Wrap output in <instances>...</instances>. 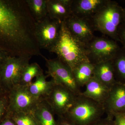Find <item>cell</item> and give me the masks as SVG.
Wrapping results in <instances>:
<instances>
[{
	"instance_id": "1",
	"label": "cell",
	"mask_w": 125,
	"mask_h": 125,
	"mask_svg": "<svg viewBox=\"0 0 125 125\" xmlns=\"http://www.w3.org/2000/svg\"><path fill=\"white\" fill-rule=\"evenodd\" d=\"M36 23L25 0H0V48L12 56L27 54L36 43Z\"/></svg>"
},
{
	"instance_id": "2",
	"label": "cell",
	"mask_w": 125,
	"mask_h": 125,
	"mask_svg": "<svg viewBox=\"0 0 125 125\" xmlns=\"http://www.w3.org/2000/svg\"><path fill=\"white\" fill-rule=\"evenodd\" d=\"M72 71L82 63L90 62L86 45L74 37L62 22L60 36L49 51Z\"/></svg>"
},
{
	"instance_id": "3",
	"label": "cell",
	"mask_w": 125,
	"mask_h": 125,
	"mask_svg": "<svg viewBox=\"0 0 125 125\" xmlns=\"http://www.w3.org/2000/svg\"><path fill=\"white\" fill-rule=\"evenodd\" d=\"M95 31H98L109 38L120 42L117 31L123 21V8L116 1L107 2L90 19Z\"/></svg>"
},
{
	"instance_id": "4",
	"label": "cell",
	"mask_w": 125,
	"mask_h": 125,
	"mask_svg": "<svg viewBox=\"0 0 125 125\" xmlns=\"http://www.w3.org/2000/svg\"><path fill=\"white\" fill-rule=\"evenodd\" d=\"M104 113L103 104L81 94L64 116L74 125H93Z\"/></svg>"
},
{
	"instance_id": "5",
	"label": "cell",
	"mask_w": 125,
	"mask_h": 125,
	"mask_svg": "<svg viewBox=\"0 0 125 125\" xmlns=\"http://www.w3.org/2000/svg\"><path fill=\"white\" fill-rule=\"evenodd\" d=\"M31 58L29 56H10L0 67V77L7 93L20 84L24 70Z\"/></svg>"
},
{
	"instance_id": "6",
	"label": "cell",
	"mask_w": 125,
	"mask_h": 125,
	"mask_svg": "<svg viewBox=\"0 0 125 125\" xmlns=\"http://www.w3.org/2000/svg\"><path fill=\"white\" fill-rule=\"evenodd\" d=\"M88 59L93 65L111 61L120 49L117 42L105 37H95L86 45Z\"/></svg>"
},
{
	"instance_id": "7",
	"label": "cell",
	"mask_w": 125,
	"mask_h": 125,
	"mask_svg": "<svg viewBox=\"0 0 125 125\" xmlns=\"http://www.w3.org/2000/svg\"><path fill=\"white\" fill-rule=\"evenodd\" d=\"M46 61L47 71L46 72L48 77L56 84L66 88L76 96L82 93L80 87L76 83L72 70L70 67L62 62L57 57L54 59H47L43 55L42 57Z\"/></svg>"
},
{
	"instance_id": "8",
	"label": "cell",
	"mask_w": 125,
	"mask_h": 125,
	"mask_svg": "<svg viewBox=\"0 0 125 125\" xmlns=\"http://www.w3.org/2000/svg\"><path fill=\"white\" fill-rule=\"evenodd\" d=\"M7 96L8 106L6 116L21 112L32 113L38 104L42 101L30 94L28 86L20 84L12 88L8 92Z\"/></svg>"
},
{
	"instance_id": "9",
	"label": "cell",
	"mask_w": 125,
	"mask_h": 125,
	"mask_svg": "<svg viewBox=\"0 0 125 125\" xmlns=\"http://www.w3.org/2000/svg\"><path fill=\"white\" fill-rule=\"evenodd\" d=\"M62 22L48 15L36 22L35 36L40 49L49 51L55 44L60 36Z\"/></svg>"
},
{
	"instance_id": "10",
	"label": "cell",
	"mask_w": 125,
	"mask_h": 125,
	"mask_svg": "<svg viewBox=\"0 0 125 125\" xmlns=\"http://www.w3.org/2000/svg\"><path fill=\"white\" fill-rule=\"evenodd\" d=\"M77 96L70 90L55 83L45 100L55 114L64 116L74 104Z\"/></svg>"
},
{
	"instance_id": "11",
	"label": "cell",
	"mask_w": 125,
	"mask_h": 125,
	"mask_svg": "<svg viewBox=\"0 0 125 125\" xmlns=\"http://www.w3.org/2000/svg\"><path fill=\"white\" fill-rule=\"evenodd\" d=\"M70 32L86 45L95 37V31L90 20L79 18L72 14L64 21Z\"/></svg>"
},
{
	"instance_id": "12",
	"label": "cell",
	"mask_w": 125,
	"mask_h": 125,
	"mask_svg": "<svg viewBox=\"0 0 125 125\" xmlns=\"http://www.w3.org/2000/svg\"><path fill=\"white\" fill-rule=\"evenodd\" d=\"M103 105L107 115L125 113V84L117 82L110 89L108 97Z\"/></svg>"
},
{
	"instance_id": "13",
	"label": "cell",
	"mask_w": 125,
	"mask_h": 125,
	"mask_svg": "<svg viewBox=\"0 0 125 125\" xmlns=\"http://www.w3.org/2000/svg\"><path fill=\"white\" fill-rule=\"evenodd\" d=\"M108 0H72V14L90 19L107 2Z\"/></svg>"
},
{
	"instance_id": "14",
	"label": "cell",
	"mask_w": 125,
	"mask_h": 125,
	"mask_svg": "<svg viewBox=\"0 0 125 125\" xmlns=\"http://www.w3.org/2000/svg\"><path fill=\"white\" fill-rule=\"evenodd\" d=\"M72 0H47L48 15L50 18L64 21L72 15Z\"/></svg>"
},
{
	"instance_id": "15",
	"label": "cell",
	"mask_w": 125,
	"mask_h": 125,
	"mask_svg": "<svg viewBox=\"0 0 125 125\" xmlns=\"http://www.w3.org/2000/svg\"><path fill=\"white\" fill-rule=\"evenodd\" d=\"M85 86V90L81 94L103 105L108 97L110 89L94 77Z\"/></svg>"
},
{
	"instance_id": "16",
	"label": "cell",
	"mask_w": 125,
	"mask_h": 125,
	"mask_svg": "<svg viewBox=\"0 0 125 125\" xmlns=\"http://www.w3.org/2000/svg\"><path fill=\"white\" fill-rule=\"evenodd\" d=\"M48 76L43 74L36 78V80L28 86L30 93L39 100H45L51 92L55 83L53 80L48 81Z\"/></svg>"
},
{
	"instance_id": "17",
	"label": "cell",
	"mask_w": 125,
	"mask_h": 125,
	"mask_svg": "<svg viewBox=\"0 0 125 125\" xmlns=\"http://www.w3.org/2000/svg\"><path fill=\"white\" fill-rule=\"evenodd\" d=\"M93 77L111 88L117 82L112 60L94 65Z\"/></svg>"
},
{
	"instance_id": "18",
	"label": "cell",
	"mask_w": 125,
	"mask_h": 125,
	"mask_svg": "<svg viewBox=\"0 0 125 125\" xmlns=\"http://www.w3.org/2000/svg\"><path fill=\"white\" fill-rule=\"evenodd\" d=\"M32 113L38 125H58L54 112L46 100L40 101Z\"/></svg>"
},
{
	"instance_id": "19",
	"label": "cell",
	"mask_w": 125,
	"mask_h": 125,
	"mask_svg": "<svg viewBox=\"0 0 125 125\" xmlns=\"http://www.w3.org/2000/svg\"><path fill=\"white\" fill-rule=\"evenodd\" d=\"M94 69V65L86 62L79 65L72 71L74 78L79 87L85 86L93 77Z\"/></svg>"
},
{
	"instance_id": "20",
	"label": "cell",
	"mask_w": 125,
	"mask_h": 125,
	"mask_svg": "<svg viewBox=\"0 0 125 125\" xmlns=\"http://www.w3.org/2000/svg\"><path fill=\"white\" fill-rule=\"evenodd\" d=\"M112 61L116 80L125 85V48L121 47Z\"/></svg>"
},
{
	"instance_id": "21",
	"label": "cell",
	"mask_w": 125,
	"mask_h": 125,
	"mask_svg": "<svg viewBox=\"0 0 125 125\" xmlns=\"http://www.w3.org/2000/svg\"><path fill=\"white\" fill-rule=\"evenodd\" d=\"M47 1V0H25L36 22L42 20L48 15Z\"/></svg>"
},
{
	"instance_id": "22",
	"label": "cell",
	"mask_w": 125,
	"mask_h": 125,
	"mask_svg": "<svg viewBox=\"0 0 125 125\" xmlns=\"http://www.w3.org/2000/svg\"><path fill=\"white\" fill-rule=\"evenodd\" d=\"M43 74V70L37 62L29 64L25 67L23 72L20 84L28 86L32 83V80Z\"/></svg>"
},
{
	"instance_id": "23",
	"label": "cell",
	"mask_w": 125,
	"mask_h": 125,
	"mask_svg": "<svg viewBox=\"0 0 125 125\" xmlns=\"http://www.w3.org/2000/svg\"><path fill=\"white\" fill-rule=\"evenodd\" d=\"M6 116L10 117L17 125H38L32 113L21 112Z\"/></svg>"
},
{
	"instance_id": "24",
	"label": "cell",
	"mask_w": 125,
	"mask_h": 125,
	"mask_svg": "<svg viewBox=\"0 0 125 125\" xmlns=\"http://www.w3.org/2000/svg\"><path fill=\"white\" fill-rule=\"evenodd\" d=\"M8 106V98L7 94L0 97V123L6 115Z\"/></svg>"
},
{
	"instance_id": "25",
	"label": "cell",
	"mask_w": 125,
	"mask_h": 125,
	"mask_svg": "<svg viewBox=\"0 0 125 125\" xmlns=\"http://www.w3.org/2000/svg\"><path fill=\"white\" fill-rule=\"evenodd\" d=\"M93 125H115L114 116L107 115L106 117L101 118Z\"/></svg>"
},
{
	"instance_id": "26",
	"label": "cell",
	"mask_w": 125,
	"mask_h": 125,
	"mask_svg": "<svg viewBox=\"0 0 125 125\" xmlns=\"http://www.w3.org/2000/svg\"><path fill=\"white\" fill-rule=\"evenodd\" d=\"M118 36L122 47L125 48V22H122L118 27Z\"/></svg>"
},
{
	"instance_id": "27",
	"label": "cell",
	"mask_w": 125,
	"mask_h": 125,
	"mask_svg": "<svg viewBox=\"0 0 125 125\" xmlns=\"http://www.w3.org/2000/svg\"><path fill=\"white\" fill-rule=\"evenodd\" d=\"M113 115L115 125H125V113H114Z\"/></svg>"
},
{
	"instance_id": "28",
	"label": "cell",
	"mask_w": 125,
	"mask_h": 125,
	"mask_svg": "<svg viewBox=\"0 0 125 125\" xmlns=\"http://www.w3.org/2000/svg\"><path fill=\"white\" fill-rule=\"evenodd\" d=\"M10 56L7 52L0 48V67Z\"/></svg>"
},
{
	"instance_id": "29",
	"label": "cell",
	"mask_w": 125,
	"mask_h": 125,
	"mask_svg": "<svg viewBox=\"0 0 125 125\" xmlns=\"http://www.w3.org/2000/svg\"><path fill=\"white\" fill-rule=\"evenodd\" d=\"M57 121L58 125H74L64 116H57Z\"/></svg>"
},
{
	"instance_id": "30",
	"label": "cell",
	"mask_w": 125,
	"mask_h": 125,
	"mask_svg": "<svg viewBox=\"0 0 125 125\" xmlns=\"http://www.w3.org/2000/svg\"><path fill=\"white\" fill-rule=\"evenodd\" d=\"M0 125H17L10 117L5 116L0 123Z\"/></svg>"
},
{
	"instance_id": "31",
	"label": "cell",
	"mask_w": 125,
	"mask_h": 125,
	"mask_svg": "<svg viewBox=\"0 0 125 125\" xmlns=\"http://www.w3.org/2000/svg\"><path fill=\"white\" fill-rule=\"evenodd\" d=\"M7 93L5 91L4 87L2 85V82L0 77V97L7 94Z\"/></svg>"
},
{
	"instance_id": "32",
	"label": "cell",
	"mask_w": 125,
	"mask_h": 125,
	"mask_svg": "<svg viewBox=\"0 0 125 125\" xmlns=\"http://www.w3.org/2000/svg\"><path fill=\"white\" fill-rule=\"evenodd\" d=\"M123 22H125V8H123Z\"/></svg>"
}]
</instances>
